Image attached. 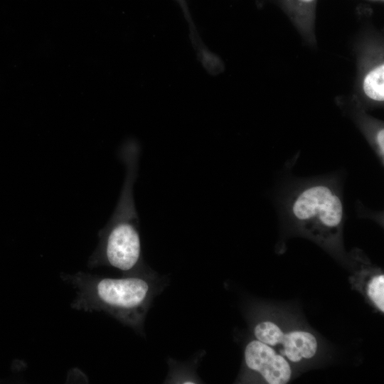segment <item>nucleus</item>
Here are the masks:
<instances>
[{
  "instance_id": "nucleus-8",
  "label": "nucleus",
  "mask_w": 384,
  "mask_h": 384,
  "mask_svg": "<svg viewBox=\"0 0 384 384\" xmlns=\"http://www.w3.org/2000/svg\"><path fill=\"white\" fill-rule=\"evenodd\" d=\"M296 2L298 6H311L315 3L316 0H293Z\"/></svg>"
},
{
  "instance_id": "nucleus-7",
  "label": "nucleus",
  "mask_w": 384,
  "mask_h": 384,
  "mask_svg": "<svg viewBox=\"0 0 384 384\" xmlns=\"http://www.w3.org/2000/svg\"><path fill=\"white\" fill-rule=\"evenodd\" d=\"M365 294L379 311L384 312V274L381 272L370 275L366 281Z\"/></svg>"
},
{
  "instance_id": "nucleus-5",
  "label": "nucleus",
  "mask_w": 384,
  "mask_h": 384,
  "mask_svg": "<svg viewBox=\"0 0 384 384\" xmlns=\"http://www.w3.org/2000/svg\"><path fill=\"white\" fill-rule=\"evenodd\" d=\"M244 361L249 370L260 374L268 384H286L291 380L289 362L272 347L257 339L245 346Z\"/></svg>"
},
{
  "instance_id": "nucleus-3",
  "label": "nucleus",
  "mask_w": 384,
  "mask_h": 384,
  "mask_svg": "<svg viewBox=\"0 0 384 384\" xmlns=\"http://www.w3.org/2000/svg\"><path fill=\"white\" fill-rule=\"evenodd\" d=\"M279 204L297 230L320 244L333 245L341 238L344 208L341 186L335 176L293 181Z\"/></svg>"
},
{
  "instance_id": "nucleus-2",
  "label": "nucleus",
  "mask_w": 384,
  "mask_h": 384,
  "mask_svg": "<svg viewBox=\"0 0 384 384\" xmlns=\"http://www.w3.org/2000/svg\"><path fill=\"white\" fill-rule=\"evenodd\" d=\"M61 278L75 289L72 308L104 311L136 330L143 326L156 290L152 279L138 272L112 278L78 272Z\"/></svg>"
},
{
  "instance_id": "nucleus-4",
  "label": "nucleus",
  "mask_w": 384,
  "mask_h": 384,
  "mask_svg": "<svg viewBox=\"0 0 384 384\" xmlns=\"http://www.w3.org/2000/svg\"><path fill=\"white\" fill-rule=\"evenodd\" d=\"M253 334L255 339L270 346L294 363L313 358L318 349V341L313 334L302 330L286 332L271 321L258 322Z\"/></svg>"
},
{
  "instance_id": "nucleus-1",
  "label": "nucleus",
  "mask_w": 384,
  "mask_h": 384,
  "mask_svg": "<svg viewBox=\"0 0 384 384\" xmlns=\"http://www.w3.org/2000/svg\"><path fill=\"white\" fill-rule=\"evenodd\" d=\"M119 154L126 166L123 187L111 218L99 231V242L87 265L90 268L111 267L129 274L140 272L144 264L139 219L133 194L140 146L136 140L129 139L122 146Z\"/></svg>"
},
{
  "instance_id": "nucleus-6",
  "label": "nucleus",
  "mask_w": 384,
  "mask_h": 384,
  "mask_svg": "<svg viewBox=\"0 0 384 384\" xmlns=\"http://www.w3.org/2000/svg\"><path fill=\"white\" fill-rule=\"evenodd\" d=\"M363 91L371 101L381 103L384 100V65L380 63L370 69L363 80Z\"/></svg>"
}]
</instances>
